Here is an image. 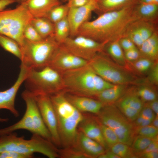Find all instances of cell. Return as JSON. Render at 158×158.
<instances>
[{"label": "cell", "mask_w": 158, "mask_h": 158, "mask_svg": "<svg viewBox=\"0 0 158 158\" xmlns=\"http://www.w3.org/2000/svg\"><path fill=\"white\" fill-rule=\"evenodd\" d=\"M135 4L102 13L95 20L86 21L80 27L76 36L86 37L106 44L119 40L129 25L135 20L133 13Z\"/></svg>", "instance_id": "6da1fadb"}, {"label": "cell", "mask_w": 158, "mask_h": 158, "mask_svg": "<svg viewBox=\"0 0 158 158\" xmlns=\"http://www.w3.org/2000/svg\"><path fill=\"white\" fill-rule=\"evenodd\" d=\"M63 91L49 95L57 117L61 145L66 147L74 145L78 128L85 117L67 99Z\"/></svg>", "instance_id": "7a4b0ae2"}, {"label": "cell", "mask_w": 158, "mask_h": 158, "mask_svg": "<svg viewBox=\"0 0 158 158\" xmlns=\"http://www.w3.org/2000/svg\"><path fill=\"white\" fill-rule=\"evenodd\" d=\"M64 89L71 94L91 97L113 86L96 74L87 64L62 73Z\"/></svg>", "instance_id": "3957f363"}, {"label": "cell", "mask_w": 158, "mask_h": 158, "mask_svg": "<svg viewBox=\"0 0 158 158\" xmlns=\"http://www.w3.org/2000/svg\"><path fill=\"white\" fill-rule=\"evenodd\" d=\"M13 151L34 157V154H41L49 158L59 157V150L51 142L40 136L32 134L30 139L18 136L15 132L0 136V153Z\"/></svg>", "instance_id": "277c9868"}, {"label": "cell", "mask_w": 158, "mask_h": 158, "mask_svg": "<svg viewBox=\"0 0 158 158\" xmlns=\"http://www.w3.org/2000/svg\"><path fill=\"white\" fill-rule=\"evenodd\" d=\"M22 97L26 107L23 116L15 123L0 129V136L25 130L52 142L50 134L42 119L35 96L26 90L22 92Z\"/></svg>", "instance_id": "5b68a950"}, {"label": "cell", "mask_w": 158, "mask_h": 158, "mask_svg": "<svg viewBox=\"0 0 158 158\" xmlns=\"http://www.w3.org/2000/svg\"><path fill=\"white\" fill-rule=\"evenodd\" d=\"M25 81L27 90L35 96L50 95L64 89L62 73L49 65L29 69Z\"/></svg>", "instance_id": "8992f818"}, {"label": "cell", "mask_w": 158, "mask_h": 158, "mask_svg": "<svg viewBox=\"0 0 158 158\" xmlns=\"http://www.w3.org/2000/svg\"><path fill=\"white\" fill-rule=\"evenodd\" d=\"M61 44L54 35L38 41L25 39L21 48V63L29 69H39L48 65Z\"/></svg>", "instance_id": "52a82bcc"}, {"label": "cell", "mask_w": 158, "mask_h": 158, "mask_svg": "<svg viewBox=\"0 0 158 158\" xmlns=\"http://www.w3.org/2000/svg\"><path fill=\"white\" fill-rule=\"evenodd\" d=\"M33 18L25 1L13 9L0 11V34L13 39L21 48L25 40L24 30Z\"/></svg>", "instance_id": "ba28073f"}, {"label": "cell", "mask_w": 158, "mask_h": 158, "mask_svg": "<svg viewBox=\"0 0 158 158\" xmlns=\"http://www.w3.org/2000/svg\"><path fill=\"white\" fill-rule=\"evenodd\" d=\"M88 64L96 74L112 84L127 85L136 81L130 70L116 63L103 51L97 53Z\"/></svg>", "instance_id": "9c48e42d"}, {"label": "cell", "mask_w": 158, "mask_h": 158, "mask_svg": "<svg viewBox=\"0 0 158 158\" xmlns=\"http://www.w3.org/2000/svg\"><path fill=\"white\" fill-rule=\"evenodd\" d=\"M98 114L100 123L112 129L119 142L131 146L135 135L133 122L118 108L110 104H104Z\"/></svg>", "instance_id": "30bf717a"}, {"label": "cell", "mask_w": 158, "mask_h": 158, "mask_svg": "<svg viewBox=\"0 0 158 158\" xmlns=\"http://www.w3.org/2000/svg\"><path fill=\"white\" fill-rule=\"evenodd\" d=\"M63 44L73 54L88 62L97 53L103 51L106 45L81 35L69 37Z\"/></svg>", "instance_id": "8fae6325"}, {"label": "cell", "mask_w": 158, "mask_h": 158, "mask_svg": "<svg viewBox=\"0 0 158 158\" xmlns=\"http://www.w3.org/2000/svg\"><path fill=\"white\" fill-rule=\"evenodd\" d=\"M35 96L42 119L50 134L52 142L56 147L61 146L57 117L49 95Z\"/></svg>", "instance_id": "7c38bea8"}, {"label": "cell", "mask_w": 158, "mask_h": 158, "mask_svg": "<svg viewBox=\"0 0 158 158\" xmlns=\"http://www.w3.org/2000/svg\"><path fill=\"white\" fill-rule=\"evenodd\" d=\"M28 70V68L21 63L18 78L13 85L6 90L0 91V110H7L16 117L19 115V112L15 107L16 95L21 85L27 77ZM8 120V118L0 117V123L6 122Z\"/></svg>", "instance_id": "4fadbf2b"}, {"label": "cell", "mask_w": 158, "mask_h": 158, "mask_svg": "<svg viewBox=\"0 0 158 158\" xmlns=\"http://www.w3.org/2000/svg\"><path fill=\"white\" fill-rule=\"evenodd\" d=\"M88 63L73 54L61 44L48 65L62 73L82 67Z\"/></svg>", "instance_id": "5bb4252c"}, {"label": "cell", "mask_w": 158, "mask_h": 158, "mask_svg": "<svg viewBox=\"0 0 158 158\" xmlns=\"http://www.w3.org/2000/svg\"><path fill=\"white\" fill-rule=\"evenodd\" d=\"M157 28V23L135 20L129 25L122 37L130 39L138 48L155 31L158 30Z\"/></svg>", "instance_id": "9a60e30c"}, {"label": "cell", "mask_w": 158, "mask_h": 158, "mask_svg": "<svg viewBox=\"0 0 158 158\" xmlns=\"http://www.w3.org/2000/svg\"><path fill=\"white\" fill-rule=\"evenodd\" d=\"M97 2L95 0H90L81 6L69 8L67 18L70 28V37L77 35L81 26L88 20L92 13L97 11Z\"/></svg>", "instance_id": "2e32d148"}, {"label": "cell", "mask_w": 158, "mask_h": 158, "mask_svg": "<svg viewBox=\"0 0 158 158\" xmlns=\"http://www.w3.org/2000/svg\"><path fill=\"white\" fill-rule=\"evenodd\" d=\"M144 104L135 93L123 97L118 102L117 106L129 120L133 122L137 118Z\"/></svg>", "instance_id": "e0dca14e"}, {"label": "cell", "mask_w": 158, "mask_h": 158, "mask_svg": "<svg viewBox=\"0 0 158 158\" xmlns=\"http://www.w3.org/2000/svg\"><path fill=\"white\" fill-rule=\"evenodd\" d=\"M67 99L78 110L81 112L97 114L99 112L104 104L99 100L90 97L65 93Z\"/></svg>", "instance_id": "ac0fdd59"}, {"label": "cell", "mask_w": 158, "mask_h": 158, "mask_svg": "<svg viewBox=\"0 0 158 158\" xmlns=\"http://www.w3.org/2000/svg\"><path fill=\"white\" fill-rule=\"evenodd\" d=\"M74 146L80 150L88 158L96 157L104 153L105 149L99 143L78 131Z\"/></svg>", "instance_id": "d6986e66"}, {"label": "cell", "mask_w": 158, "mask_h": 158, "mask_svg": "<svg viewBox=\"0 0 158 158\" xmlns=\"http://www.w3.org/2000/svg\"><path fill=\"white\" fill-rule=\"evenodd\" d=\"M27 8L34 18H47L50 11L61 4L58 0H26Z\"/></svg>", "instance_id": "ffe728a7"}, {"label": "cell", "mask_w": 158, "mask_h": 158, "mask_svg": "<svg viewBox=\"0 0 158 158\" xmlns=\"http://www.w3.org/2000/svg\"><path fill=\"white\" fill-rule=\"evenodd\" d=\"M80 131L88 137L101 144L105 150L109 148L104 138L100 124L90 118H84L79 125Z\"/></svg>", "instance_id": "44dd1931"}, {"label": "cell", "mask_w": 158, "mask_h": 158, "mask_svg": "<svg viewBox=\"0 0 158 158\" xmlns=\"http://www.w3.org/2000/svg\"><path fill=\"white\" fill-rule=\"evenodd\" d=\"M133 15L135 20L157 23L158 4L137 3L134 6Z\"/></svg>", "instance_id": "7402d4cb"}, {"label": "cell", "mask_w": 158, "mask_h": 158, "mask_svg": "<svg viewBox=\"0 0 158 158\" xmlns=\"http://www.w3.org/2000/svg\"><path fill=\"white\" fill-rule=\"evenodd\" d=\"M141 56L154 61L158 59V31H155L138 48Z\"/></svg>", "instance_id": "603a6c76"}, {"label": "cell", "mask_w": 158, "mask_h": 158, "mask_svg": "<svg viewBox=\"0 0 158 158\" xmlns=\"http://www.w3.org/2000/svg\"><path fill=\"white\" fill-rule=\"evenodd\" d=\"M126 84H115L98 93L96 96L104 104H110L119 99L126 89Z\"/></svg>", "instance_id": "cb8c5ba5"}, {"label": "cell", "mask_w": 158, "mask_h": 158, "mask_svg": "<svg viewBox=\"0 0 158 158\" xmlns=\"http://www.w3.org/2000/svg\"><path fill=\"white\" fill-rule=\"evenodd\" d=\"M139 0H101L97 2V11L101 14L121 10L137 4Z\"/></svg>", "instance_id": "d4e9b609"}, {"label": "cell", "mask_w": 158, "mask_h": 158, "mask_svg": "<svg viewBox=\"0 0 158 158\" xmlns=\"http://www.w3.org/2000/svg\"><path fill=\"white\" fill-rule=\"evenodd\" d=\"M107 55L115 63L120 66L127 68V63L125 57L124 52L119 42L116 40L106 44Z\"/></svg>", "instance_id": "484cf974"}, {"label": "cell", "mask_w": 158, "mask_h": 158, "mask_svg": "<svg viewBox=\"0 0 158 158\" xmlns=\"http://www.w3.org/2000/svg\"><path fill=\"white\" fill-rule=\"evenodd\" d=\"M30 23L42 39L54 35V24L47 18H33Z\"/></svg>", "instance_id": "4316f807"}, {"label": "cell", "mask_w": 158, "mask_h": 158, "mask_svg": "<svg viewBox=\"0 0 158 158\" xmlns=\"http://www.w3.org/2000/svg\"><path fill=\"white\" fill-rule=\"evenodd\" d=\"M54 36L55 40L60 44H63L68 37L70 28L67 17L54 24Z\"/></svg>", "instance_id": "83f0119b"}, {"label": "cell", "mask_w": 158, "mask_h": 158, "mask_svg": "<svg viewBox=\"0 0 158 158\" xmlns=\"http://www.w3.org/2000/svg\"><path fill=\"white\" fill-rule=\"evenodd\" d=\"M153 111L145 104L136 119L133 122L134 130L151 124L155 116Z\"/></svg>", "instance_id": "f1b7e54d"}, {"label": "cell", "mask_w": 158, "mask_h": 158, "mask_svg": "<svg viewBox=\"0 0 158 158\" xmlns=\"http://www.w3.org/2000/svg\"><path fill=\"white\" fill-rule=\"evenodd\" d=\"M0 45L5 50L13 54L21 60L22 57L21 48L15 40L0 34Z\"/></svg>", "instance_id": "f546056e"}, {"label": "cell", "mask_w": 158, "mask_h": 158, "mask_svg": "<svg viewBox=\"0 0 158 158\" xmlns=\"http://www.w3.org/2000/svg\"><path fill=\"white\" fill-rule=\"evenodd\" d=\"M156 61L141 56L136 60L129 63L130 69L138 73L143 74L148 73Z\"/></svg>", "instance_id": "4dcf8cb0"}, {"label": "cell", "mask_w": 158, "mask_h": 158, "mask_svg": "<svg viewBox=\"0 0 158 158\" xmlns=\"http://www.w3.org/2000/svg\"><path fill=\"white\" fill-rule=\"evenodd\" d=\"M69 9L67 4H60L52 8L46 18L55 24L67 17Z\"/></svg>", "instance_id": "1f68e13d"}, {"label": "cell", "mask_w": 158, "mask_h": 158, "mask_svg": "<svg viewBox=\"0 0 158 158\" xmlns=\"http://www.w3.org/2000/svg\"><path fill=\"white\" fill-rule=\"evenodd\" d=\"M135 93L144 103L157 99L156 91L152 87L147 85L139 87Z\"/></svg>", "instance_id": "d6a6232c"}, {"label": "cell", "mask_w": 158, "mask_h": 158, "mask_svg": "<svg viewBox=\"0 0 158 158\" xmlns=\"http://www.w3.org/2000/svg\"><path fill=\"white\" fill-rule=\"evenodd\" d=\"M110 150L120 158H138L133 152L131 147L125 144L118 142L110 148Z\"/></svg>", "instance_id": "836d02e7"}, {"label": "cell", "mask_w": 158, "mask_h": 158, "mask_svg": "<svg viewBox=\"0 0 158 158\" xmlns=\"http://www.w3.org/2000/svg\"><path fill=\"white\" fill-rule=\"evenodd\" d=\"M152 140V139L140 135L135 137L131 145L133 152L138 157V155L146 149Z\"/></svg>", "instance_id": "e575fe53"}, {"label": "cell", "mask_w": 158, "mask_h": 158, "mask_svg": "<svg viewBox=\"0 0 158 158\" xmlns=\"http://www.w3.org/2000/svg\"><path fill=\"white\" fill-rule=\"evenodd\" d=\"M100 126L104 140L109 148L119 142L117 135L112 129L101 123Z\"/></svg>", "instance_id": "d590c367"}, {"label": "cell", "mask_w": 158, "mask_h": 158, "mask_svg": "<svg viewBox=\"0 0 158 158\" xmlns=\"http://www.w3.org/2000/svg\"><path fill=\"white\" fill-rule=\"evenodd\" d=\"M59 157L67 158H87V156L74 146L64 147L59 150Z\"/></svg>", "instance_id": "8d00e7d4"}, {"label": "cell", "mask_w": 158, "mask_h": 158, "mask_svg": "<svg viewBox=\"0 0 158 158\" xmlns=\"http://www.w3.org/2000/svg\"><path fill=\"white\" fill-rule=\"evenodd\" d=\"M135 133L138 135L153 139L158 135V128L151 124L135 129Z\"/></svg>", "instance_id": "74e56055"}, {"label": "cell", "mask_w": 158, "mask_h": 158, "mask_svg": "<svg viewBox=\"0 0 158 158\" xmlns=\"http://www.w3.org/2000/svg\"><path fill=\"white\" fill-rule=\"evenodd\" d=\"M23 36L25 39L31 41H38L43 39L30 23L25 27Z\"/></svg>", "instance_id": "f35d334b"}, {"label": "cell", "mask_w": 158, "mask_h": 158, "mask_svg": "<svg viewBox=\"0 0 158 158\" xmlns=\"http://www.w3.org/2000/svg\"><path fill=\"white\" fill-rule=\"evenodd\" d=\"M148 75V81L152 85H157L158 84V63L157 61L150 70Z\"/></svg>", "instance_id": "ab89813d"}, {"label": "cell", "mask_w": 158, "mask_h": 158, "mask_svg": "<svg viewBox=\"0 0 158 158\" xmlns=\"http://www.w3.org/2000/svg\"><path fill=\"white\" fill-rule=\"evenodd\" d=\"M125 58L127 62H133L141 56L139 49L137 47L124 51Z\"/></svg>", "instance_id": "60d3db41"}, {"label": "cell", "mask_w": 158, "mask_h": 158, "mask_svg": "<svg viewBox=\"0 0 158 158\" xmlns=\"http://www.w3.org/2000/svg\"><path fill=\"white\" fill-rule=\"evenodd\" d=\"M119 42L124 52L137 47L131 40L127 37L121 38L119 40Z\"/></svg>", "instance_id": "b9f144b4"}, {"label": "cell", "mask_w": 158, "mask_h": 158, "mask_svg": "<svg viewBox=\"0 0 158 158\" xmlns=\"http://www.w3.org/2000/svg\"><path fill=\"white\" fill-rule=\"evenodd\" d=\"M0 158H31L30 156L13 151H5L0 153Z\"/></svg>", "instance_id": "7bdbcfd3"}, {"label": "cell", "mask_w": 158, "mask_h": 158, "mask_svg": "<svg viewBox=\"0 0 158 158\" xmlns=\"http://www.w3.org/2000/svg\"><path fill=\"white\" fill-rule=\"evenodd\" d=\"M149 152H158V135L152 139V141L147 147L141 153Z\"/></svg>", "instance_id": "ee69618b"}, {"label": "cell", "mask_w": 158, "mask_h": 158, "mask_svg": "<svg viewBox=\"0 0 158 158\" xmlns=\"http://www.w3.org/2000/svg\"><path fill=\"white\" fill-rule=\"evenodd\" d=\"M90 0H68L67 4L69 8L81 6L87 4Z\"/></svg>", "instance_id": "f6af8a7d"}, {"label": "cell", "mask_w": 158, "mask_h": 158, "mask_svg": "<svg viewBox=\"0 0 158 158\" xmlns=\"http://www.w3.org/2000/svg\"><path fill=\"white\" fill-rule=\"evenodd\" d=\"M145 104L153 111L156 115H158V100L157 99L146 102Z\"/></svg>", "instance_id": "bcb514c9"}, {"label": "cell", "mask_w": 158, "mask_h": 158, "mask_svg": "<svg viewBox=\"0 0 158 158\" xmlns=\"http://www.w3.org/2000/svg\"><path fill=\"white\" fill-rule=\"evenodd\" d=\"M140 157L143 158H158V152H149L141 153L138 155V157Z\"/></svg>", "instance_id": "7dc6e473"}, {"label": "cell", "mask_w": 158, "mask_h": 158, "mask_svg": "<svg viewBox=\"0 0 158 158\" xmlns=\"http://www.w3.org/2000/svg\"><path fill=\"white\" fill-rule=\"evenodd\" d=\"M16 2V0H0V11L4 9L7 6Z\"/></svg>", "instance_id": "c3c4849f"}, {"label": "cell", "mask_w": 158, "mask_h": 158, "mask_svg": "<svg viewBox=\"0 0 158 158\" xmlns=\"http://www.w3.org/2000/svg\"><path fill=\"white\" fill-rule=\"evenodd\" d=\"M151 124L158 128V115H156Z\"/></svg>", "instance_id": "681fc988"}, {"label": "cell", "mask_w": 158, "mask_h": 158, "mask_svg": "<svg viewBox=\"0 0 158 158\" xmlns=\"http://www.w3.org/2000/svg\"><path fill=\"white\" fill-rule=\"evenodd\" d=\"M153 1L154 0H139L138 3L143 4H153Z\"/></svg>", "instance_id": "f907efd6"}, {"label": "cell", "mask_w": 158, "mask_h": 158, "mask_svg": "<svg viewBox=\"0 0 158 158\" xmlns=\"http://www.w3.org/2000/svg\"><path fill=\"white\" fill-rule=\"evenodd\" d=\"M26 0H16L17 2L20 3L25 1Z\"/></svg>", "instance_id": "816d5d0a"}, {"label": "cell", "mask_w": 158, "mask_h": 158, "mask_svg": "<svg viewBox=\"0 0 158 158\" xmlns=\"http://www.w3.org/2000/svg\"><path fill=\"white\" fill-rule=\"evenodd\" d=\"M60 1H67V0H58Z\"/></svg>", "instance_id": "f5cc1de1"}, {"label": "cell", "mask_w": 158, "mask_h": 158, "mask_svg": "<svg viewBox=\"0 0 158 158\" xmlns=\"http://www.w3.org/2000/svg\"><path fill=\"white\" fill-rule=\"evenodd\" d=\"M97 2L101 0H95Z\"/></svg>", "instance_id": "db71d44e"}]
</instances>
